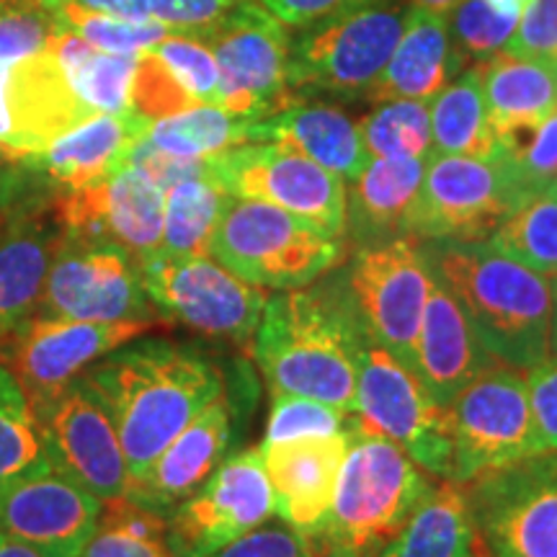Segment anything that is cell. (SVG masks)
I'll use <instances>...</instances> for the list:
<instances>
[{
    "mask_svg": "<svg viewBox=\"0 0 557 557\" xmlns=\"http://www.w3.org/2000/svg\"><path fill=\"white\" fill-rule=\"evenodd\" d=\"M246 0H150L152 18L173 32H205Z\"/></svg>",
    "mask_w": 557,
    "mask_h": 557,
    "instance_id": "obj_49",
    "label": "cell"
},
{
    "mask_svg": "<svg viewBox=\"0 0 557 557\" xmlns=\"http://www.w3.org/2000/svg\"><path fill=\"white\" fill-rule=\"evenodd\" d=\"M50 212L62 233L116 243L139 263L163 248L165 191L135 165L86 189L52 194Z\"/></svg>",
    "mask_w": 557,
    "mask_h": 557,
    "instance_id": "obj_20",
    "label": "cell"
},
{
    "mask_svg": "<svg viewBox=\"0 0 557 557\" xmlns=\"http://www.w3.org/2000/svg\"><path fill=\"white\" fill-rule=\"evenodd\" d=\"M459 67H462V62L457 60L455 47H451L447 16L413 5L406 32H403L385 70L372 83V88L367 90L364 99L372 103H431L438 90L462 73Z\"/></svg>",
    "mask_w": 557,
    "mask_h": 557,
    "instance_id": "obj_29",
    "label": "cell"
},
{
    "mask_svg": "<svg viewBox=\"0 0 557 557\" xmlns=\"http://www.w3.org/2000/svg\"><path fill=\"white\" fill-rule=\"evenodd\" d=\"M529 406L545 451H557V354L527 369Z\"/></svg>",
    "mask_w": 557,
    "mask_h": 557,
    "instance_id": "obj_48",
    "label": "cell"
},
{
    "mask_svg": "<svg viewBox=\"0 0 557 557\" xmlns=\"http://www.w3.org/2000/svg\"><path fill=\"white\" fill-rule=\"evenodd\" d=\"M485 3H491L496 11L517 13V16H521V13H524V9L529 5V0H485Z\"/></svg>",
    "mask_w": 557,
    "mask_h": 557,
    "instance_id": "obj_56",
    "label": "cell"
},
{
    "mask_svg": "<svg viewBox=\"0 0 557 557\" xmlns=\"http://www.w3.org/2000/svg\"><path fill=\"white\" fill-rule=\"evenodd\" d=\"M107 408L139 475L225 389V369L199 344L143 338L124 344L81 374Z\"/></svg>",
    "mask_w": 557,
    "mask_h": 557,
    "instance_id": "obj_1",
    "label": "cell"
},
{
    "mask_svg": "<svg viewBox=\"0 0 557 557\" xmlns=\"http://www.w3.org/2000/svg\"><path fill=\"white\" fill-rule=\"evenodd\" d=\"M230 194L212 176L186 178L165 191L163 253L207 256Z\"/></svg>",
    "mask_w": 557,
    "mask_h": 557,
    "instance_id": "obj_34",
    "label": "cell"
},
{
    "mask_svg": "<svg viewBox=\"0 0 557 557\" xmlns=\"http://www.w3.org/2000/svg\"><path fill=\"white\" fill-rule=\"evenodd\" d=\"M150 120L137 111L124 114H90L26 158L47 191H78L101 184L127 165L129 152L150 132Z\"/></svg>",
    "mask_w": 557,
    "mask_h": 557,
    "instance_id": "obj_23",
    "label": "cell"
},
{
    "mask_svg": "<svg viewBox=\"0 0 557 557\" xmlns=\"http://www.w3.org/2000/svg\"><path fill=\"white\" fill-rule=\"evenodd\" d=\"M34 418L41 449L54 470L94 493L101 504L124 496L127 459L107 408L86 380L78 377L34 406Z\"/></svg>",
    "mask_w": 557,
    "mask_h": 557,
    "instance_id": "obj_18",
    "label": "cell"
},
{
    "mask_svg": "<svg viewBox=\"0 0 557 557\" xmlns=\"http://www.w3.org/2000/svg\"><path fill=\"white\" fill-rule=\"evenodd\" d=\"M491 557H557V451L465 480Z\"/></svg>",
    "mask_w": 557,
    "mask_h": 557,
    "instance_id": "obj_13",
    "label": "cell"
},
{
    "mask_svg": "<svg viewBox=\"0 0 557 557\" xmlns=\"http://www.w3.org/2000/svg\"><path fill=\"white\" fill-rule=\"evenodd\" d=\"M45 459L34 408L13 374L0 364V480Z\"/></svg>",
    "mask_w": 557,
    "mask_h": 557,
    "instance_id": "obj_40",
    "label": "cell"
},
{
    "mask_svg": "<svg viewBox=\"0 0 557 557\" xmlns=\"http://www.w3.org/2000/svg\"><path fill=\"white\" fill-rule=\"evenodd\" d=\"M60 235L47 201L5 214L0 225V344L39 312Z\"/></svg>",
    "mask_w": 557,
    "mask_h": 557,
    "instance_id": "obj_25",
    "label": "cell"
},
{
    "mask_svg": "<svg viewBox=\"0 0 557 557\" xmlns=\"http://www.w3.org/2000/svg\"><path fill=\"white\" fill-rule=\"evenodd\" d=\"M78 557H176L165 537V519L124 496L103 500L96 532Z\"/></svg>",
    "mask_w": 557,
    "mask_h": 557,
    "instance_id": "obj_37",
    "label": "cell"
},
{
    "mask_svg": "<svg viewBox=\"0 0 557 557\" xmlns=\"http://www.w3.org/2000/svg\"><path fill=\"white\" fill-rule=\"evenodd\" d=\"M209 173L230 197L256 199L346 233V181L315 160L271 143H246L209 156Z\"/></svg>",
    "mask_w": 557,
    "mask_h": 557,
    "instance_id": "obj_16",
    "label": "cell"
},
{
    "mask_svg": "<svg viewBox=\"0 0 557 557\" xmlns=\"http://www.w3.org/2000/svg\"><path fill=\"white\" fill-rule=\"evenodd\" d=\"M519 18L517 13L496 11L485 0H457L447 16L457 60L480 65L493 54L504 52L511 34L517 32Z\"/></svg>",
    "mask_w": 557,
    "mask_h": 557,
    "instance_id": "obj_41",
    "label": "cell"
},
{
    "mask_svg": "<svg viewBox=\"0 0 557 557\" xmlns=\"http://www.w3.org/2000/svg\"><path fill=\"white\" fill-rule=\"evenodd\" d=\"M152 308L169 323L238 348L253 346L267 289L253 287L209 256H150L139 263Z\"/></svg>",
    "mask_w": 557,
    "mask_h": 557,
    "instance_id": "obj_8",
    "label": "cell"
},
{
    "mask_svg": "<svg viewBox=\"0 0 557 557\" xmlns=\"http://www.w3.org/2000/svg\"><path fill=\"white\" fill-rule=\"evenodd\" d=\"M325 278L361 336L387 348L413 372L416 338L434 284L423 240L400 235L382 246L348 250L336 274Z\"/></svg>",
    "mask_w": 557,
    "mask_h": 557,
    "instance_id": "obj_6",
    "label": "cell"
},
{
    "mask_svg": "<svg viewBox=\"0 0 557 557\" xmlns=\"http://www.w3.org/2000/svg\"><path fill=\"white\" fill-rule=\"evenodd\" d=\"M274 511V487L261 449H243L173 508L165 517V537L176 557H209L267 524Z\"/></svg>",
    "mask_w": 557,
    "mask_h": 557,
    "instance_id": "obj_17",
    "label": "cell"
},
{
    "mask_svg": "<svg viewBox=\"0 0 557 557\" xmlns=\"http://www.w3.org/2000/svg\"><path fill=\"white\" fill-rule=\"evenodd\" d=\"M250 120L227 114L212 103L181 111L150 124L148 143L178 158H209L248 143Z\"/></svg>",
    "mask_w": 557,
    "mask_h": 557,
    "instance_id": "obj_36",
    "label": "cell"
},
{
    "mask_svg": "<svg viewBox=\"0 0 557 557\" xmlns=\"http://www.w3.org/2000/svg\"><path fill=\"white\" fill-rule=\"evenodd\" d=\"M169 325L165 320H67L34 315L0 344V364L32 408L58 395L90 364L129 341Z\"/></svg>",
    "mask_w": 557,
    "mask_h": 557,
    "instance_id": "obj_15",
    "label": "cell"
},
{
    "mask_svg": "<svg viewBox=\"0 0 557 557\" xmlns=\"http://www.w3.org/2000/svg\"><path fill=\"white\" fill-rule=\"evenodd\" d=\"M259 3L269 13H274L284 26L302 29V26L315 24V21L346 9V5L359 3V0H259Z\"/></svg>",
    "mask_w": 557,
    "mask_h": 557,
    "instance_id": "obj_52",
    "label": "cell"
},
{
    "mask_svg": "<svg viewBox=\"0 0 557 557\" xmlns=\"http://www.w3.org/2000/svg\"><path fill=\"white\" fill-rule=\"evenodd\" d=\"M354 413H344L329 403H320L302 395L278 393L271 395V413L263 442H284L297 436H323L341 434L348 429Z\"/></svg>",
    "mask_w": 557,
    "mask_h": 557,
    "instance_id": "obj_44",
    "label": "cell"
},
{
    "mask_svg": "<svg viewBox=\"0 0 557 557\" xmlns=\"http://www.w3.org/2000/svg\"><path fill=\"white\" fill-rule=\"evenodd\" d=\"M455 475L470 480L485 470L506 468L545 451L529 406L521 369L496 361L465 385L447 406Z\"/></svg>",
    "mask_w": 557,
    "mask_h": 557,
    "instance_id": "obj_11",
    "label": "cell"
},
{
    "mask_svg": "<svg viewBox=\"0 0 557 557\" xmlns=\"http://www.w3.org/2000/svg\"><path fill=\"white\" fill-rule=\"evenodd\" d=\"M253 341V357L271 395H302L357 413L359 359L367 338L329 278L269 297Z\"/></svg>",
    "mask_w": 557,
    "mask_h": 557,
    "instance_id": "obj_2",
    "label": "cell"
},
{
    "mask_svg": "<svg viewBox=\"0 0 557 557\" xmlns=\"http://www.w3.org/2000/svg\"><path fill=\"white\" fill-rule=\"evenodd\" d=\"M194 107L199 103L186 94V88L173 78L171 70L152 54V50L139 52L135 81H132V111L143 114L145 120L158 122Z\"/></svg>",
    "mask_w": 557,
    "mask_h": 557,
    "instance_id": "obj_45",
    "label": "cell"
},
{
    "mask_svg": "<svg viewBox=\"0 0 557 557\" xmlns=\"http://www.w3.org/2000/svg\"><path fill=\"white\" fill-rule=\"evenodd\" d=\"M348 455V429L341 434L263 442L261 457L284 524L310 534L329 513Z\"/></svg>",
    "mask_w": 557,
    "mask_h": 557,
    "instance_id": "obj_24",
    "label": "cell"
},
{
    "mask_svg": "<svg viewBox=\"0 0 557 557\" xmlns=\"http://www.w3.org/2000/svg\"><path fill=\"white\" fill-rule=\"evenodd\" d=\"M58 3L75 5V9L107 13L122 18H150V0H58Z\"/></svg>",
    "mask_w": 557,
    "mask_h": 557,
    "instance_id": "obj_53",
    "label": "cell"
},
{
    "mask_svg": "<svg viewBox=\"0 0 557 557\" xmlns=\"http://www.w3.org/2000/svg\"><path fill=\"white\" fill-rule=\"evenodd\" d=\"M248 143H271L315 160L346 181L357 178L369 163L359 124L331 103H289L250 124Z\"/></svg>",
    "mask_w": 557,
    "mask_h": 557,
    "instance_id": "obj_28",
    "label": "cell"
},
{
    "mask_svg": "<svg viewBox=\"0 0 557 557\" xmlns=\"http://www.w3.org/2000/svg\"><path fill=\"white\" fill-rule=\"evenodd\" d=\"M498 152L511 165L529 197L557 184V109L534 127L498 139Z\"/></svg>",
    "mask_w": 557,
    "mask_h": 557,
    "instance_id": "obj_42",
    "label": "cell"
},
{
    "mask_svg": "<svg viewBox=\"0 0 557 557\" xmlns=\"http://www.w3.org/2000/svg\"><path fill=\"white\" fill-rule=\"evenodd\" d=\"M90 114L50 50L29 60L0 62V148L9 156H37Z\"/></svg>",
    "mask_w": 557,
    "mask_h": 557,
    "instance_id": "obj_22",
    "label": "cell"
},
{
    "mask_svg": "<svg viewBox=\"0 0 557 557\" xmlns=\"http://www.w3.org/2000/svg\"><path fill=\"white\" fill-rule=\"evenodd\" d=\"M478 67L496 143L534 127L557 109V62L498 52Z\"/></svg>",
    "mask_w": 557,
    "mask_h": 557,
    "instance_id": "obj_31",
    "label": "cell"
},
{
    "mask_svg": "<svg viewBox=\"0 0 557 557\" xmlns=\"http://www.w3.org/2000/svg\"><path fill=\"white\" fill-rule=\"evenodd\" d=\"M243 398H253V380L243 389H222L201 413L139 475H132L124 498L145 511L169 517L225 462L235 447V423Z\"/></svg>",
    "mask_w": 557,
    "mask_h": 557,
    "instance_id": "obj_21",
    "label": "cell"
},
{
    "mask_svg": "<svg viewBox=\"0 0 557 557\" xmlns=\"http://www.w3.org/2000/svg\"><path fill=\"white\" fill-rule=\"evenodd\" d=\"M487 557H491V555H487Z\"/></svg>",
    "mask_w": 557,
    "mask_h": 557,
    "instance_id": "obj_59",
    "label": "cell"
},
{
    "mask_svg": "<svg viewBox=\"0 0 557 557\" xmlns=\"http://www.w3.org/2000/svg\"><path fill=\"white\" fill-rule=\"evenodd\" d=\"M101 500L39 459L0 480V532L41 557H78L96 532Z\"/></svg>",
    "mask_w": 557,
    "mask_h": 557,
    "instance_id": "obj_19",
    "label": "cell"
},
{
    "mask_svg": "<svg viewBox=\"0 0 557 557\" xmlns=\"http://www.w3.org/2000/svg\"><path fill=\"white\" fill-rule=\"evenodd\" d=\"M152 54L171 70V75L186 94L197 103H212L218 101L220 88V70L218 60H214L212 50L201 34L197 32H171L163 37L156 47H150Z\"/></svg>",
    "mask_w": 557,
    "mask_h": 557,
    "instance_id": "obj_43",
    "label": "cell"
},
{
    "mask_svg": "<svg viewBox=\"0 0 557 557\" xmlns=\"http://www.w3.org/2000/svg\"><path fill=\"white\" fill-rule=\"evenodd\" d=\"M52 9L58 13L60 24L75 32L96 50L111 54H139L156 47L160 39L169 37L173 29L160 24L158 18H122L107 16V13H94L75 9V5L58 3L52 0Z\"/></svg>",
    "mask_w": 557,
    "mask_h": 557,
    "instance_id": "obj_39",
    "label": "cell"
},
{
    "mask_svg": "<svg viewBox=\"0 0 557 557\" xmlns=\"http://www.w3.org/2000/svg\"><path fill=\"white\" fill-rule=\"evenodd\" d=\"M209 557H312V547L295 527L261 524Z\"/></svg>",
    "mask_w": 557,
    "mask_h": 557,
    "instance_id": "obj_47",
    "label": "cell"
},
{
    "mask_svg": "<svg viewBox=\"0 0 557 557\" xmlns=\"http://www.w3.org/2000/svg\"><path fill=\"white\" fill-rule=\"evenodd\" d=\"M462 480L444 478L377 557H487Z\"/></svg>",
    "mask_w": 557,
    "mask_h": 557,
    "instance_id": "obj_30",
    "label": "cell"
},
{
    "mask_svg": "<svg viewBox=\"0 0 557 557\" xmlns=\"http://www.w3.org/2000/svg\"><path fill=\"white\" fill-rule=\"evenodd\" d=\"M431 145L442 156L493 158L498 143L487 122L480 67L472 65L451 78L429 103Z\"/></svg>",
    "mask_w": 557,
    "mask_h": 557,
    "instance_id": "obj_33",
    "label": "cell"
},
{
    "mask_svg": "<svg viewBox=\"0 0 557 557\" xmlns=\"http://www.w3.org/2000/svg\"><path fill=\"white\" fill-rule=\"evenodd\" d=\"M504 52L557 62V0H529Z\"/></svg>",
    "mask_w": 557,
    "mask_h": 557,
    "instance_id": "obj_46",
    "label": "cell"
},
{
    "mask_svg": "<svg viewBox=\"0 0 557 557\" xmlns=\"http://www.w3.org/2000/svg\"><path fill=\"white\" fill-rule=\"evenodd\" d=\"M410 5L431 13H444V16H447V13L457 5V0H410Z\"/></svg>",
    "mask_w": 557,
    "mask_h": 557,
    "instance_id": "obj_55",
    "label": "cell"
},
{
    "mask_svg": "<svg viewBox=\"0 0 557 557\" xmlns=\"http://www.w3.org/2000/svg\"><path fill=\"white\" fill-rule=\"evenodd\" d=\"M47 197H50V191L41 186L29 163L9 156L0 148V214H11L32 205H45Z\"/></svg>",
    "mask_w": 557,
    "mask_h": 557,
    "instance_id": "obj_51",
    "label": "cell"
},
{
    "mask_svg": "<svg viewBox=\"0 0 557 557\" xmlns=\"http://www.w3.org/2000/svg\"><path fill=\"white\" fill-rule=\"evenodd\" d=\"M498 253L537 274H557V184L532 194L487 238Z\"/></svg>",
    "mask_w": 557,
    "mask_h": 557,
    "instance_id": "obj_35",
    "label": "cell"
},
{
    "mask_svg": "<svg viewBox=\"0 0 557 557\" xmlns=\"http://www.w3.org/2000/svg\"><path fill=\"white\" fill-rule=\"evenodd\" d=\"M413 11L410 0H359L302 26L289 47L292 94L364 99Z\"/></svg>",
    "mask_w": 557,
    "mask_h": 557,
    "instance_id": "obj_7",
    "label": "cell"
},
{
    "mask_svg": "<svg viewBox=\"0 0 557 557\" xmlns=\"http://www.w3.org/2000/svg\"><path fill=\"white\" fill-rule=\"evenodd\" d=\"M426 158H369L346 189V248L382 246L410 235Z\"/></svg>",
    "mask_w": 557,
    "mask_h": 557,
    "instance_id": "obj_27",
    "label": "cell"
},
{
    "mask_svg": "<svg viewBox=\"0 0 557 557\" xmlns=\"http://www.w3.org/2000/svg\"><path fill=\"white\" fill-rule=\"evenodd\" d=\"M423 250L434 276L457 299L493 359L513 369H532L553 354L549 276L498 253L487 240H423Z\"/></svg>",
    "mask_w": 557,
    "mask_h": 557,
    "instance_id": "obj_3",
    "label": "cell"
},
{
    "mask_svg": "<svg viewBox=\"0 0 557 557\" xmlns=\"http://www.w3.org/2000/svg\"><path fill=\"white\" fill-rule=\"evenodd\" d=\"M434 487L387 436L348 421V455L323 521L305 534L312 557H377Z\"/></svg>",
    "mask_w": 557,
    "mask_h": 557,
    "instance_id": "obj_4",
    "label": "cell"
},
{
    "mask_svg": "<svg viewBox=\"0 0 557 557\" xmlns=\"http://www.w3.org/2000/svg\"><path fill=\"white\" fill-rule=\"evenodd\" d=\"M549 287H553V333H549V348L557 354V274L549 276Z\"/></svg>",
    "mask_w": 557,
    "mask_h": 557,
    "instance_id": "obj_57",
    "label": "cell"
},
{
    "mask_svg": "<svg viewBox=\"0 0 557 557\" xmlns=\"http://www.w3.org/2000/svg\"><path fill=\"white\" fill-rule=\"evenodd\" d=\"M361 139L372 158H429L431 116L423 101H385L359 122Z\"/></svg>",
    "mask_w": 557,
    "mask_h": 557,
    "instance_id": "obj_38",
    "label": "cell"
},
{
    "mask_svg": "<svg viewBox=\"0 0 557 557\" xmlns=\"http://www.w3.org/2000/svg\"><path fill=\"white\" fill-rule=\"evenodd\" d=\"M3 220H5V214H0V225H3Z\"/></svg>",
    "mask_w": 557,
    "mask_h": 557,
    "instance_id": "obj_58",
    "label": "cell"
},
{
    "mask_svg": "<svg viewBox=\"0 0 557 557\" xmlns=\"http://www.w3.org/2000/svg\"><path fill=\"white\" fill-rule=\"evenodd\" d=\"M496 361L470 329L451 292L434 276L413 354V374L421 385L436 403L449 406L459 389Z\"/></svg>",
    "mask_w": 557,
    "mask_h": 557,
    "instance_id": "obj_26",
    "label": "cell"
},
{
    "mask_svg": "<svg viewBox=\"0 0 557 557\" xmlns=\"http://www.w3.org/2000/svg\"><path fill=\"white\" fill-rule=\"evenodd\" d=\"M506 158L429 152L410 235L426 243H480L524 201Z\"/></svg>",
    "mask_w": 557,
    "mask_h": 557,
    "instance_id": "obj_9",
    "label": "cell"
},
{
    "mask_svg": "<svg viewBox=\"0 0 557 557\" xmlns=\"http://www.w3.org/2000/svg\"><path fill=\"white\" fill-rule=\"evenodd\" d=\"M0 557H41L37 549L0 532Z\"/></svg>",
    "mask_w": 557,
    "mask_h": 557,
    "instance_id": "obj_54",
    "label": "cell"
},
{
    "mask_svg": "<svg viewBox=\"0 0 557 557\" xmlns=\"http://www.w3.org/2000/svg\"><path fill=\"white\" fill-rule=\"evenodd\" d=\"M357 418L395 442L434 478L455 475L447 406L436 403L410 369L387 348L364 341L357 377Z\"/></svg>",
    "mask_w": 557,
    "mask_h": 557,
    "instance_id": "obj_12",
    "label": "cell"
},
{
    "mask_svg": "<svg viewBox=\"0 0 557 557\" xmlns=\"http://www.w3.org/2000/svg\"><path fill=\"white\" fill-rule=\"evenodd\" d=\"M37 315L67 320H165L152 308L139 261L109 240L62 233ZM169 323V320H165Z\"/></svg>",
    "mask_w": 557,
    "mask_h": 557,
    "instance_id": "obj_14",
    "label": "cell"
},
{
    "mask_svg": "<svg viewBox=\"0 0 557 557\" xmlns=\"http://www.w3.org/2000/svg\"><path fill=\"white\" fill-rule=\"evenodd\" d=\"M201 34L218 60V101L227 114L259 122L295 103L289 88L287 26L259 0H246Z\"/></svg>",
    "mask_w": 557,
    "mask_h": 557,
    "instance_id": "obj_10",
    "label": "cell"
},
{
    "mask_svg": "<svg viewBox=\"0 0 557 557\" xmlns=\"http://www.w3.org/2000/svg\"><path fill=\"white\" fill-rule=\"evenodd\" d=\"M127 165H135V169L148 173L163 191H169L171 186H176L186 178L212 176V173H209V158L171 156V152H163L152 143H148V137L135 145V150L129 152Z\"/></svg>",
    "mask_w": 557,
    "mask_h": 557,
    "instance_id": "obj_50",
    "label": "cell"
},
{
    "mask_svg": "<svg viewBox=\"0 0 557 557\" xmlns=\"http://www.w3.org/2000/svg\"><path fill=\"white\" fill-rule=\"evenodd\" d=\"M50 52L65 73L70 88L94 114L132 111V81L139 54L101 52L67 26H60L54 34Z\"/></svg>",
    "mask_w": 557,
    "mask_h": 557,
    "instance_id": "obj_32",
    "label": "cell"
},
{
    "mask_svg": "<svg viewBox=\"0 0 557 557\" xmlns=\"http://www.w3.org/2000/svg\"><path fill=\"white\" fill-rule=\"evenodd\" d=\"M209 259L261 289L308 287L348 256L346 238L267 201L230 197Z\"/></svg>",
    "mask_w": 557,
    "mask_h": 557,
    "instance_id": "obj_5",
    "label": "cell"
}]
</instances>
